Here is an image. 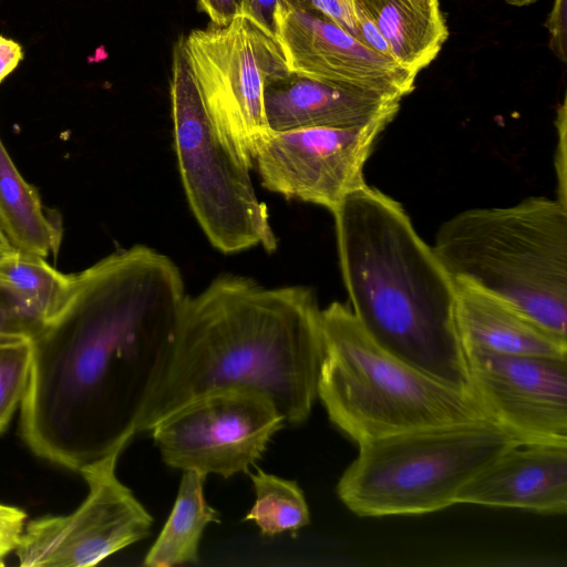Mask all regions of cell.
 I'll use <instances>...</instances> for the list:
<instances>
[{
  "mask_svg": "<svg viewBox=\"0 0 567 567\" xmlns=\"http://www.w3.org/2000/svg\"><path fill=\"white\" fill-rule=\"evenodd\" d=\"M187 295L178 266L134 245L73 275L69 297L31 339L21 436L80 473L137 433L174 349Z\"/></svg>",
  "mask_w": 567,
  "mask_h": 567,
  "instance_id": "obj_1",
  "label": "cell"
},
{
  "mask_svg": "<svg viewBox=\"0 0 567 567\" xmlns=\"http://www.w3.org/2000/svg\"><path fill=\"white\" fill-rule=\"evenodd\" d=\"M324 343L311 289L268 288L227 275L187 296L172 357L137 433L206 393L243 389L268 396L291 425L318 398Z\"/></svg>",
  "mask_w": 567,
  "mask_h": 567,
  "instance_id": "obj_2",
  "label": "cell"
},
{
  "mask_svg": "<svg viewBox=\"0 0 567 567\" xmlns=\"http://www.w3.org/2000/svg\"><path fill=\"white\" fill-rule=\"evenodd\" d=\"M352 312L383 349L467 390L455 285L402 205L363 185L332 213Z\"/></svg>",
  "mask_w": 567,
  "mask_h": 567,
  "instance_id": "obj_3",
  "label": "cell"
},
{
  "mask_svg": "<svg viewBox=\"0 0 567 567\" xmlns=\"http://www.w3.org/2000/svg\"><path fill=\"white\" fill-rule=\"evenodd\" d=\"M432 248L454 280L509 301L567 339V206L558 199L464 210L440 226Z\"/></svg>",
  "mask_w": 567,
  "mask_h": 567,
  "instance_id": "obj_4",
  "label": "cell"
},
{
  "mask_svg": "<svg viewBox=\"0 0 567 567\" xmlns=\"http://www.w3.org/2000/svg\"><path fill=\"white\" fill-rule=\"evenodd\" d=\"M321 322L318 398L329 420L358 445L487 419L466 389L435 379L379 346L348 306L330 303L321 310Z\"/></svg>",
  "mask_w": 567,
  "mask_h": 567,
  "instance_id": "obj_5",
  "label": "cell"
},
{
  "mask_svg": "<svg viewBox=\"0 0 567 567\" xmlns=\"http://www.w3.org/2000/svg\"><path fill=\"white\" fill-rule=\"evenodd\" d=\"M516 443L487 419L379 437L358 445L337 494L359 516L437 512L455 505L464 486Z\"/></svg>",
  "mask_w": 567,
  "mask_h": 567,
  "instance_id": "obj_6",
  "label": "cell"
},
{
  "mask_svg": "<svg viewBox=\"0 0 567 567\" xmlns=\"http://www.w3.org/2000/svg\"><path fill=\"white\" fill-rule=\"evenodd\" d=\"M171 102L182 184L209 243L224 254L255 246L274 251L278 240L255 192L250 168L217 133L189 65L184 37L173 49Z\"/></svg>",
  "mask_w": 567,
  "mask_h": 567,
  "instance_id": "obj_7",
  "label": "cell"
},
{
  "mask_svg": "<svg viewBox=\"0 0 567 567\" xmlns=\"http://www.w3.org/2000/svg\"><path fill=\"white\" fill-rule=\"evenodd\" d=\"M184 48L217 133L251 169L254 141L269 130L265 85L290 74L276 38L241 13L227 25L190 31Z\"/></svg>",
  "mask_w": 567,
  "mask_h": 567,
  "instance_id": "obj_8",
  "label": "cell"
},
{
  "mask_svg": "<svg viewBox=\"0 0 567 567\" xmlns=\"http://www.w3.org/2000/svg\"><path fill=\"white\" fill-rule=\"evenodd\" d=\"M285 422L265 394L228 389L192 400L150 432L167 466L229 478L249 472Z\"/></svg>",
  "mask_w": 567,
  "mask_h": 567,
  "instance_id": "obj_9",
  "label": "cell"
},
{
  "mask_svg": "<svg viewBox=\"0 0 567 567\" xmlns=\"http://www.w3.org/2000/svg\"><path fill=\"white\" fill-rule=\"evenodd\" d=\"M118 456L114 453L80 472L87 494L72 513L27 523L14 551L20 566H95L151 534L152 515L116 476Z\"/></svg>",
  "mask_w": 567,
  "mask_h": 567,
  "instance_id": "obj_10",
  "label": "cell"
},
{
  "mask_svg": "<svg viewBox=\"0 0 567 567\" xmlns=\"http://www.w3.org/2000/svg\"><path fill=\"white\" fill-rule=\"evenodd\" d=\"M391 122L382 118L359 127L267 130L254 141L252 166L266 189L333 213L367 184L365 163Z\"/></svg>",
  "mask_w": 567,
  "mask_h": 567,
  "instance_id": "obj_11",
  "label": "cell"
},
{
  "mask_svg": "<svg viewBox=\"0 0 567 567\" xmlns=\"http://www.w3.org/2000/svg\"><path fill=\"white\" fill-rule=\"evenodd\" d=\"M467 391L520 443L567 444V359L463 350Z\"/></svg>",
  "mask_w": 567,
  "mask_h": 567,
  "instance_id": "obj_12",
  "label": "cell"
},
{
  "mask_svg": "<svg viewBox=\"0 0 567 567\" xmlns=\"http://www.w3.org/2000/svg\"><path fill=\"white\" fill-rule=\"evenodd\" d=\"M275 38L290 73L349 83L400 97L416 73L375 52L336 23L278 0Z\"/></svg>",
  "mask_w": 567,
  "mask_h": 567,
  "instance_id": "obj_13",
  "label": "cell"
},
{
  "mask_svg": "<svg viewBox=\"0 0 567 567\" xmlns=\"http://www.w3.org/2000/svg\"><path fill=\"white\" fill-rule=\"evenodd\" d=\"M400 96L358 85L290 73L265 85L267 127L290 131L312 127H359L394 118Z\"/></svg>",
  "mask_w": 567,
  "mask_h": 567,
  "instance_id": "obj_14",
  "label": "cell"
},
{
  "mask_svg": "<svg viewBox=\"0 0 567 567\" xmlns=\"http://www.w3.org/2000/svg\"><path fill=\"white\" fill-rule=\"evenodd\" d=\"M456 504L565 514L567 444H514L464 486Z\"/></svg>",
  "mask_w": 567,
  "mask_h": 567,
  "instance_id": "obj_15",
  "label": "cell"
},
{
  "mask_svg": "<svg viewBox=\"0 0 567 567\" xmlns=\"http://www.w3.org/2000/svg\"><path fill=\"white\" fill-rule=\"evenodd\" d=\"M454 285L455 324L463 350L567 359V339L494 293L465 280Z\"/></svg>",
  "mask_w": 567,
  "mask_h": 567,
  "instance_id": "obj_16",
  "label": "cell"
},
{
  "mask_svg": "<svg viewBox=\"0 0 567 567\" xmlns=\"http://www.w3.org/2000/svg\"><path fill=\"white\" fill-rule=\"evenodd\" d=\"M372 18L393 60L419 73L439 54L449 31L439 6L409 0H355Z\"/></svg>",
  "mask_w": 567,
  "mask_h": 567,
  "instance_id": "obj_17",
  "label": "cell"
},
{
  "mask_svg": "<svg viewBox=\"0 0 567 567\" xmlns=\"http://www.w3.org/2000/svg\"><path fill=\"white\" fill-rule=\"evenodd\" d=\"M0 228L17 251L44 258L59 251V217L47 214L37 189L22 177L1 137Z\"/></svg>",
  "mask_w": 567,
  "mask_h": 567,
  "instance_id": "obj_18",
  "label": "cell"
},
{
  "mask_svg": "<svg viewBox=\"0 0 567 567\" xmlns=\"http://www.w3.org/2000/svg\"><path fill=\"white\" fill-rule=\"evenodd\" d=\"M72 278L41 256L17 250L0 256V290L30 324L33 336L62 308Z\"/></svg>",
  "mask_w": 567,
  "mask_h": 567,
  "instance_id": "obj_19",
  "label": "cell"
},
{
  "mask_svg": "<svg viewBox=\"0 0 567 567\" xmlns=\"http://www.w3.org/2000/svg\"><path fill=\"white\" fill-rule=\"evenodd\" d=\"M206 475L183 471L176 501L157 539L144 558L147 567H173L199 561V544L205 528L220 523L219 513L204 496Z\"/></svg>",
  "mask_w": 567,
  "mask_h": 567,
  "instance_id": "obj_20",
  "label": "cell"
},
{
  "mask_svg": "<svg viewBox=\"0 0 567 567\" xmlns=\"http://www.w3.org/2000/svg\"><path fill=\"white\" fill-rule=\"evenodd\" d=\"M256 501L244 520L254 522L264 536L297 532L310 523V512L303 491L292 480L257 468L249 473Z\"/></svg>",
  "mask_w": 567,
  "mask_h": 567,
  "instance_id": "obj_21",
  "label": "cell"
},
{
  "mask_svg": "<svg viewBox=\"0 0 567 567\" xmlns=\"http://www.w3.org/2000/svg\"><path fill=\"white\" fill-rule=\"evenodd\" d=\"M31 360V339L0 343V434L25 395Z\"/></svg>",
  "mask_w": 567,
  "mask_h": 567,
  "instance_id": "obj_22",
  "label": "cell"
},
{
  "mask_svg": "<svg viewBox=\"0 0 567 567\" xmlns=\"http://www.w3.org/2000/svg\"><path fill=\"white\" fill-rule=\"evenodd\" d=\"M286 4L324 18L359 40V27L354 0H281Z\"/></svg>",
  "mask_w": 567,
  "mask_h": 567,
  "instance_id": "obj_23",
  "label": "cell"
},
{
  "mask_svg": "<svg viewBox=\"0 0 567 567\" xmlns=\"http://www.w3.org/2000/svg\"><path fill=\"white\" fill-rule=\"evenodd\" d=\"M27 516L22 508L0 503V566L17 550L24 533Z\"/></svg>",
  "mask_w": 567,
  "mask_h": 567,
  "instance_id": "obj_24",
  "label": "cell"
},
{
  "mask_svg": "<svg viewBox=\"0 0 567 567\" xmlns=\"http://www.w3.org/2000/svg\"><path fill=\"white\" fill-rule=\"evenodd\" d=\"M33 330L10 299L0 290V343L32 339Z\"/></svg>",
  "mask_w": 567,
  "mask_h": 567,
  "instance_id": "obj_25",
  "label": "cell"
},
{
  "mask_svg": "<svg viewBox=\"0 0 567 567\" xmlns=\"http://www.w3.org/2000/svg\"><path fill=\"white\" fill-rule=\"evenodd\" d=\"M567 0H554L545 27L549 34V48L561 61H567Z\"/></svg>",
  "mask_w": 567,
  "mask_h": 567,
  "instance_id": "obj_26",
  "label": "cell"
},
{
  "mask_svg": "<svg viewBox=\"0 0 567 567\" xmlns=\"http://www.w3.org/2000/svg\"><path fill=\"white\" fill-rule=\"evenodd\" d=\"M557 133L558 143L557 151L555 154V168L557 174V198L563 205L567 206V183H566V171H567V111L566 101H564L557 110Z\"/></svg>",
  "mask_w": 567,
  "mask_h": 567,
  "instance_id": "obj_27",
  "label": "cell"
},
{
  "mask_svg": "<svg viewBox=\"0 0 567 567\" xmlns=\"http://www.w3.org/2000/svg\"><path fill=\"white\" fill-rule=\"evenodd\" d=\"M354 4L359 27V40L375 52L393 60L390 48L372 18L358 1L354 0Z\"/></svg>",
  "mask_w": 567,
  "mask_h": 567,
  "instance_id": "obj_28",
  "label": "cell"
},
{
  "mask_svg": "<svg viewBox=\"0 0 567 567\" xmlns=\"http://www.w3.org/2000/svg\"><path fill=\"white\" fill-rule=\"evenodd\" d=\"M278 0H241V13L275 37V12Z\"/></svg>",
  "mask_w": 567,
  "mask_h": 567,
  "instance_id": "obj_29",
  "label": "cell"
},
{
  "mask_svg": "<svg viewBox=\"0 0 567 567\" xmlns=\"http://www.w3.org/2000/svg\"><path fill=\"white\" fill-rule=\"evenodd\" d=\"M198 7L217 27L227 25L241 14V0H198Z\"/></svg>",
  "mask_w": 567,
  "mask_h": 567,
  "instance_id": "obj_30",
  "label": "cell"
},
{
  "mask_svg": "<svg viewBox=\"0 0 567 567\" xmlns=\"http://www.w3.org/2000/svg\"><path fill=\"white\" fill-rule=\"evenodd\" d=\"M23 56L20 44L0 35V83L19 64Z\"/></svg>",
  "mask_w": 567,
  "mask_h": 567,
  "instance_id": "obj_31",
  "label": "cell"
},
{
  "mask_svg": "<svg viewBox=\"0 0 567 567\" xmlns=\"http://www.w3.org/2000/svg\"><path fill=\"white\" fill-rule=\"evenodd\" d=\"M13 250L14 249L11 246L9 239L7 238V236L4 235L2 229L0 228V252L1 254H7V252H10V251H13Z\"/></svg>",
  "mask_w": 567,
  "mask_h": 567,
  "instance_id": "obj_32",
  "label": "cell"
},
{
  "mask_svg": "<svg viewBox=\"0 0 567 567\" xmlns=\"http://www.w3.org/2000/svg\"><path fill=\"white\" fill-rule=\"evenodd\" d=\"M504 1L512 6L523 7V6L530 4V3L535 2L536 0H504Z\"/></svg>",
  "mask_w": 567,
  "mask_h": 567,
  "instance_id": "obj_33",
  "label": "cell"
},
{
  "mask_svg": "<svg viewBox=\"0 0 567 567\" xmlns=\"http://www.w3.org/2000/svg\"><path fill=\"white\" fill-rule=\"evenodd\" d=\"M414 3L425 4V6H439V0H409Z\"/></svg>",
  "mask_w": 567,
  "mask_h": 567,
  "instance_id": "obj_34",
  "label": "cell"
},
{
  "mask_svg": "<svg viewBox=\"0 0 567 567\" xmlns=\"http://www.w3.org/2000/svg\"><path fill=\"white\" fill-rule=\"evenodd\" d=\"M1 255H3V254H1V252H0V256H1Z\"/></svg>",
  "mask_w": 567,
  "mask_h": 567,
  "instance_id": "obj_35",
  "label": "cell"
}]
</instances>
